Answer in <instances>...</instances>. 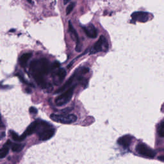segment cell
Returning a JSON list of instances; mask_svg holds the SVG:
<instances>
[{
  "label": "cell",
  "instance_id": "6da1fadb",
  "mask_svg": "<svg viewBox=\"0 0 164 164\" xmlns=\"http://www.w3.org/2000/svg\"><path fill=\"white\" fill-rule=\"evenodd\" d=\"M30 70L39 86L43 88L48 87L49 84L44 78V76L47 75L50 71V64L48 60L42 58L33 60L30 64Z\"/></svg>",
  "mask_w": 164,
  "mask_h": 164
},
{
  "label": "cell",
  "instance_id": "7a4b0ae2",
  "mask_svg": "<svg viewBox=\"0 0 164 164\" xmlns=\"http://www.w3.org/2000/svg\"><path fill=\"white\" fill-rule=\"evenodd\" d=\"M51 119L54 122L62 124H72L76 121L77 117L74 114H55L50 115Z\"/></svg>",
  "mask_w": 164,
  "mask_h": 164
},
{
  "label": "cell",
  "instance_id": "3957f363",
  "mask_svg": "<svg viewBox=\"0 0 164 164\" xmlns=\"http://www.w3.org/2000/svg\"><path fill=\"white\" fill-rule=\"evenodd\" d=\"M75 88V86H72L67 89V90L63 93L61 95L58 96L55 99L56 105L57 106H63L69 103L72 97V95H73Z\"/></svg>",
  "mask_w": 164,
  "mask_h": 164
},
{
  "label": "cell",
  "instance_id": "277c9868",
  "mask_svg": "<svg viewBox=\"0 0 164 164\" xmlns=\"http://www.w3.org/2000/svg\"><path fill=\"white\" fill-rule=\"evenodd\" d=\"M108 50V43L106 39L103 35H101L97 42L93 45L90 51V54H95L100 51L106 52Z\"/></svg>",
  "mask_w": 164,
  "mask_h": 164
},
{
  "label": "cell",
  "instance_id": "5b68a950",
  "mask_svg": "<svg viewBox=\"0 0 164 164\" xmlns=\"http://www.w3.org/2000/svg\"><path fill=\"white\" fill-rule=\"evenodd\" d=\"M136 151L140 155L148 158H153L156 155L155 151L143 143H140L136 145Z\"/></svg>",
  "mask_w": 164,
  "mask_h": 164
},
{
  "label": "cell",
  "instance_id": "8992f818",
  "mask_svg": "<svg viewBox=\"0 0 164 164\" xmlns=\"http://www.w3.org/2000/svg\"><path fill=\"white\" fill-rule=\"evenodd\" d=\"M132 18L135 21L145 23L148 21L149 14L145 12H136L132 14Z\"/></svg>",
  "mask_w": 164,
  "mask_h": 164
},
{
  "label": "cell",
  "instance_id": "52a82bcc",
  "mask_svg": "<svg viewBox=\"0 0 164 164\" xmlns=\"http://www.w3.org/2000/svg\"><path fill=\"white\" fill-rule=\"evenodd\" d=\"M69 31L71 35V37H72V39H73L74 41H76V51L77 52L81 51V44H80L78 35L76 31L75 30V29L74 28V27L72 26V24L71 21L69 22Z\"/></svg>",
  "mask_w": 164,
  "mask_h": 164
},
{
  "label": "cell",
  "instance_id": "ba28073f",
  "mask_svg": "<svg viewBox=\"0 0 164 164\" xmlns=\"http://www.w3.org/2000/svg\"><path fill=\"white\" fill-rule=\"evenodd\" d=\"M54 134V129L50 126L48 127L45 130H42L39 133V139L41 140H47L50 139Z\"/></svg>",
  "mask_w": 164,
  "mask_h": 164
},
{
  "label": "cell",
  "instance_id": "9c48e42d",
  "mask_svg": "<svg viewBox=\"0 0 164 164\" xmlns=\"http://www.w3.org/2000/svg\"><path fill=\"white\" fill-rule=\"evenodd\" d=\"M66 76V71L64 69H59L53 75V81L55 85L60 84Z\"/></svg>",
  "mask_w": 164,
  "mask_h": 164
},
{
  "label": "cell",
  "instance_id": "30bf717a",
  "mask_svg": "<svg viewBox=\"0 0 164 164\" xmlns=\"http://www.w3.org/2000/svg\"><path fill=\"white\" fill-rule=\"evenodd\" d=\"M84 32L88 36L89 38L95 39L96 38L97 35V32L95 26L93 24H89L87 26H85L83 28Z\"/></svg>",
  "mask_w": 164,
  "mask_h": 164
},
{
  "label": "cell",
  "instance_id": "8fae6325",
  "mask_svg": "<svg viewBox=\"0 0 164 164\" xmlns=\"http://www.w3.org/2000/svg\"><path fill=\"white\" fill-rule=\"evenodd\" d=\"M132 141V136L130 135H126L123 136L117 140V143L123 148H128Z\"/></svg>",
  "mask_w": 164,
  "mask_h": 164
},
{
  "label": "cell",
  "instance_id": "7c38bea8",
  "mask_svg": "<svg viewBox=\"0 0 164 164\" xmlns=\"http://www.w3.org/2000/svg\"><path fill=\"white\" fill-rule=\"evenodd\" d=\"M40 125H41V122H39V121H35V122L32 123L28 127H27V129L25 131L24 133L27 136L29 135H31V134H33V133L36 132L39 130Z\"/></svg>",
  "mask_w": 164,
  "mask_h": 164
},
{
  "label": "cell",
  "instance_id": "4fadbf2b",
  "mask_svg": "<svg viewBox=\"0 0 164 164\" xmlns=\"http://www.w3.org/2000/svg\"><path fill=\"white\" fill-rule=\"evenodd\" d=\"M32 54L31 53H26L22 54L19 60V64L22 67H24L27 65V63H28L30 58L32 57Z\"/></svg>",
  "mask_w": 164,
  "mask_h": 164
},
{
  "label": "cell",
  "instance_id": "5bb4252c",
  "mask_svg": "<svg viewBox=\"0 0 164 164\" xmlns=\"http://www.w3.org/2000/svg\"><path fill=\"white\" fill-rule=\"evenodd\" d=\"M10 133L12 136V139L15 140V141H22L23 140L26 136L27 135L24 133L22 135L19 136V135H18L15 132H13V131H10Z\"/></svg>",
  "mask_w": 164,
  "mask_h": 164
},
{
  "label": "cell",
  "instance_id": "9a60e30c",
  "mask_svg": "<svg viewBox=\"0 0 164 164\" xmlns=\"http://www.w3.org/2000/svg\"><path fill=\"white\" fill-rule=\"evenodd\" d=\"M24 145V144H11V148L14 152H19L23 149Z\"/></svg>",
  "mask_w": 164,
  "mask_h": 164
},
{
  "label": "cell",
  "instance_id": "2e32d148",
  "mask_svg": "<svg viewBox=\"0 0 164 164\" xmlns=\"http://www.w3.org/2000/svg\"><path fill=\"white\" fill-rule=\"evenodd\" d=\"M9 148L8 146L4 145V147L2 149H0V158H5L8 153Z\"/></svg>",
  "mask_w": 164,
  "mask_h": 164
},
{
  "label": "cell",
  "instance_id": "e0dca14e",
  "mask_svg": "<svg viewBox=\"0 0 164 164\" xmlns=\"http://www.w3.org/2000/svg\"><path fill=\"white\" fill-rule=\"evenodd\" d=\"M158 133L161 137H164V121H162L158 126Z\"/></svg>",
  "mask_w": 164,
  "mask_h": 164
},
{
  "label": "cell",
  "instance_id": "ac0fdd59",
  "mask_svg": "<svg viewBox=\"0 0 164 164\" xmlns=\"http://www.w3.org/2000/svg\"><path fill=\"white\" fill-rule=\"evenodd\" d=\"M75 3H71L69 5H68V6L66 8V14L69 15L72 11L73 10V8L75 7Z\"/></svg>",
  "mask_w": 164,
  "mask_h": 164
},
{
  "label": "cell",
  "instance_id": "d6986e66",
  "mask_svg": "<svg viewBox=\"0 0 164 164\" xmlns=\"http://www.w3.org/2000/svg\"><path fill=\"white\" fill-rule=\"evenodd\" d=\"M30 112L33 114H35L37 113V109L35 108V107H30Z\"/></svg>",
  "mask_w": 164,
  "mask_h": 164
},
{
  "label": "cell",
  "instance_id": "ffe728a7",
  "mask_svg": "<svg viewBox=\"0 0 164 164\" xmlns=\"http://www.w3.org/2000/svg\"><path fill=\"white\" fill-rule=\"evenodd\" d=\"M158 160H161V161H162V162H164V156H160V157H158Z\"/></svg>",
  "mask_w": 164,
  "mask_h": 164
},
{
  "label": "cell",
  "instance_id": "44dd1931",
  "mask_svg": "<svg viewBox=\"0 0 164 164\" xmlns=\"http://www.w3.org/2000/svg\"><path fill=\"white\" fill-rule=\"evenodd\" d=\"M70 0H63V3H64V4H67V3L69 2Z\"/></svg>",
  "mask_w": 164,
  "mask_h": 164
},
{
  "label": "cell",
  "instance_id": "7402d4cb",
  "mask_svg": "<svg viewBox=\"0 0 164 164\" xmlns=\"http://www.w3.org/2000/svg\"><path fill=\"white\" fill-rule=\"evenodd\" d=\"M27 1H28V2L29 3H32V0H27Z\"/></svg>",
  "mask_w": 164,
  "mask_h": 164
},
{
  "label": "cell",
  "instance_id": "603a6c76",
  "mask_svg": "<svg viewBox=\"0 0 164 164\" xmlns=\"http://www.w3.org/2000/svg\"><path fill=\"white\" fill-rule=\"evenodd\" d=\"M2 123V121H1V116H0V123Z\"/></svg>",
  "mask_w": 164,
  "mask_h": 164
}]
</instances>
